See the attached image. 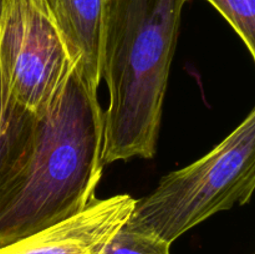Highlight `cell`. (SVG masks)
Segmentation results:
<instances>
[{
  "label": "cell",
  "mask_w": 255,
  "mask_h": 254,
  "mask_svg": "<svg viewBox=\"0 0 255 254\" xmlns=\"http://www.w3.org/2000/svg\"><path fill=\"white\" fill-rule=\"evenodd\" d=\"M104 111L76 66L36 117L21 168L0 193V247L72 218L96 199Z\"/></svg>",
  "instance_id": "1"
},
{
  "label": "cell",
  "mask_w": 255,
  "mask_h": 254,
  "mask_svg": "<svg viewBox=\"0 0 255 254\" xmlns=\"http://www.w3.org/2000/svg\"><path fill=\"white\" fill-rule=\"evenodd\" d=\"M188 0H107L102 79L104 166L157 152L169 70Z\"/></svg>",
  "instance_id": "2"
},
{
  "label": "cell",
  "mask_w": 255,
  "mask_h": 254,
  "mask_svg": "<svg viewBox=\"0 0 255 254\" xmlns=\"http://www.w3.org/2000/svg\"><path fill=\"white\" fill-rule=\"evenodd\" d=\"M255 187V109L211 152L166 174L136 199L125 226L173 243L219 212L251 201Z\"/></svg>",
  "instance_id": "3"
},
{
  "label": "cell",
  "mask_w": 255,
  "mask_h": 254,
  "mask_svg": "<svg viewBox=\"0 0 255 254\" xmlns=\"http://www.w3.org/2000/svg\"><path fill=\"white\" fill-rule=\"evenodd\" d=\"M76 66L42 0H1L0 76L5 94L36 117Z\"/></svg>",
  "instance_id": "4"
},
{
  "label": "cell",
  "mask_w": 255,
  "mask_h": 254,
  "mask_svg": "<svg viewBox=\"0 0 255 254\" xmlns=\"http://www.w3.org/2000/svg\"><path fill=\"white\" fill-rule=\"evenodd\" d=\"M134 203L129 194L96 198L77 216L0 247V254H101Z\"/></svg>",
  "instance_id": "5"
},
{
  "label": "cell",
  "mask_w": 255,
  "mask_h": 254,
  "mask_svg": "<svg viewBox=\"0 0 255 254\" xmlns=\"http://www.w3.org/2000/svg\"><path fill=\"white\" fill-rule=\"evenodd\" d=\"M91 94L102 80V40L107 0H42Z\"/></svg>",
  "instance_id": "6"
},
{
  "label": "cell",
  "mask_w": 255,
  "mask_h": 254,
  "mask_svg": "<svg viewBox=\"0 0 255 254\" xmlns=\"http://www.w3.org/2000/svg\"><path fill=\"white\" fill-rule=\"evenodd\" d=\"M35 121V115L5 94L0 76V193L26 158Z\"/></svg>",
  "instance_id": "7"
},
{
  "label": "cell",
  "mask_w": 255,
  "mask_h": 254,
  "mask_svg": "<svg viewBox=\"0 0 255 254\" xmlns=\"http://www.w3.org/2000/svg\"><path fill=\"white\" fill-rule=\"evenodd\" d=\"M228 21L255 59V0H207Z\"/></svg>",
  "instance_id": "8"
},
{
  "label": "cell",
  "mask_w": 255,
  "mask_h": 254,
  "mask_svg": "<svg viewBox=\"0 0 255 254\" xmlns=\"http://www.w3.org/2000/svg\"><path fill=\"white\" fill-rule=\"evenodd\" d=\"M101 254H171V244L153 234L134 231L122 224Z\"/></svg>",
  "instance_id": "9"
},
{
  "label": "cell",
  "mask_w": 255,
  "mask_h": 254,
  "mask_svg": "<svg viewBox=\"0 0 255 254\" xmlns=\"http://www.w3.org/2000/svg\"><path fill=\"white\" fill-rule=\"evenodd\" d=\"M0 10H1V0H0Z\"/></svg>",
  "instance_id": "10"
}]
</instances>
